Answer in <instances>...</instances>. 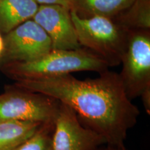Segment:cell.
Here are the masks:
<instances>
[{
  "instance_id": "cell-1",
  "label": "cell",
  "mask_w": 150,
  "mask_h": 150,
  "mask_svg": "<svg viewBox=\"0 0 150 150\" xmlns=\"http://www.w3.org/2000/svg\"><path fill=\"white\" fill-rule=\"evenodd\" d=\"M16 85L54 97L76 112L80 122L106 140L123 146L140 110L127 97L119 74L106 70L98 78L79 80L70 74L18 81Z\"/></svg>"
},
{
  "instance_id": "cell-2",
  "label": "cell",
  "mask_w": 150,
  "mask_h": 150,
  "mask_svg": "<svg viewBox=\"0 0 150 150\" xmlns=\"http://www.w3.org/2000/svg\"><path fill=\"white\" fill-rule=\"evenodd\" d=\"M108 63L100 56L81 47L76 50H52L32 61L13 63L0 67V70L16 80H32L53 77L81 71L102 73L108 70Z\"/></svg>"
},
{
  "instance_id": "cell-3",
  "label": "cell",
  "mask_w": 150,
  "mask_h": 150,
  "mask_svg": "<svg viewBox=\"0 0 150 150\" xmlns=\"http://www.w3.org/2000/svg\"><path fill=\"white\" fill-rule=\"evenodd\" d=\"M79 43L104 59L110 67L121 63L127 47L129 29L114 18L103 16L81 17L70 11Z\"/></svg>"
},
{
  "instance_id": "cell-4",
  "label": "cell",
  "mask_w": 150,
  "mask_h": 150,
  "mask_svg": "<svg viewBox=\"0 0 150 150\" xmlns=\"http://www.w3.org/2000/svg\"><path fill=\"white\" fill-rule=\"evenodd\" d=\"M119 74L124 90L131 101L141 97L150 113V33L149 29H129Z\"/></svg>"
},
{
  "instance_id": "cell-5",
  "label": "cell",
  "mask_w": 150,
  "mask_h": 150,
  "mask_svg": "<svg viewBox=\"0 0 150 150\" xmlns=\"http://www.w3.org/2000/svg\"><path fill=\"white\" fill-rule=\"evenodd\" d=\"M61 102L44 94L8 86L0 94V121L54 123Z\"/></svg>"
},
{
  "instance_id": "cell-6",
  "label": "cell",
  "mask_w": 150,
  "mask_h": 150,
  "mask_svg": "<svg viewBox=\"0 0 150 150\" xmlns=\"http://www.w3.org/2000/svg\"><path fill=\"white\" fill-rule=\"evenodd\" d=\"M2 37L4 47L0 55V67L8 63L32 61L52 50L50 37L32 19Z\"/></svg>"
},
{
  "instance_id": "cell-7",
  "label": "cell",
  "mask_w": 150,
  "mask_h": 150,
  "mask_svg": "<svg viewBox=\"0 0 150 150\" xmlns=\"http://www.w3.org/2000/svg\"><path fill=\"white\" fill-rule=\"evenodd\" d=\"M104 144V137L84 127L74 110L61 102L54 122L52 150H95Z\"/></svg>"
},
{
  "instance_id": "cell-8",
  "label": "cell",
  "mask_w": 150,
  "mask_h": 150,
  "mask_svg": "<svg viewBox=\"0 0 150 150\" xmlns=\"http://www.w3.org/2000/svg\"><path fill=\"white\" fill-rule=\"evenodd\" d=\"M70 9L59 5H39L32 20L50 37L52 50L81 48L71 18Z\"/></svg>"
},
{
  "instance_id": "cell-9",
  "label": "cell",
  "mask_w": 150,
  "mask_h": 150,
  "mask_svg": "<svg viewBox=\"0 0 150 150\" xmlns=\"http://www.w3.org/2000/svg\"><path fill=\"white\" fill-rule=\"evenodd\" d=\"M38 6L35 0H0V33L4 35L31 20Z\"/></svg>"
},
{
  "instance_id": "cell-10",
  "label": "cell",
  "mask_w": 150,
  "mask_h": 150,
  "mask_svg": "<svg viewBox=\"0 0 150 150\" xmlns=\"http://www.w3.org/2000/svg\"><path fill=\"white\" fill-rule=\"evenodd\" d=\"M135 0H73L72 8L81 17L120 16L134 4Z\"/></svg>"
},
{
  "instance_id": "cell-11",
  "label": "cell",
  "mask_w": 150,
  "mask_h": 150,
  "mask_svg": "<svg viewBox=\"0 0 150 150\" xmlns=\"http://www.w3.org/2000/svg\"><path fill=\"white\" fill-rule=\"evenodd\" d=\"M42 124L34 122L0 121V150H13L31 138Z\"/></svg>"
},
{
  "instance_id": "cell-12",
  "label": "cell",
  "mask_w": 150,
  "mask_h": 150,
  "mask_svg": "<svg viewBox=\"0 0 150 150\" xmlns=\"http://www.w3.org/2000/svg\"><path fill=\"white\" fill-rule=\"evenodd\" d=\"M117 22L128 29H149L150 0H135L132 6L119 17Z\"/></svg>"
},
{
  "instance_id": "cell-13",
  "label": "cell",
  "mask_w": 150,
  "mask_h": 150,
  "mask_svg": "<svg viewBox=\"0 0 150 150\" xmlns=\"http://www.w3.org/2000/svg\"><path fill=\"white\" fill-rule=\"evenodd\" d=\"M53 128L54 123L42 124L31 138L13 150H52Z\"/></svg>"
},
{
  "instance_id": "cell-14",
  "label": "cell",
  "mask_w": 150,
  "mask_h": 150,
  "mask_svg": "<svg viewBox=\"0 0 150 150\" xmlns=\"http://www.w3.org/2000/svg\"><path fill=\"white\" fill-rule=\"evenodd\" d=\"M38 5H59L72 9L73 0H35Z\"/></svg>"
},
{
  "instance_id": "cell-15",
  "label": "cell",
  "mask_w": 150,
  "mask_h": 150,
  "mask_svg": "<svg viewBox=\"0 0 150 150\" xmlns=\"http://www.w3.org/2000/svg\"><path fill=\"white\" fill-rule=\"evenodd\" d=\"M95 150H130V149H128L127 148H126L125 145L117 146V145H108V144H107V146H106V147H101L100 146V147L97 148V149Z\"/></svg>"
},
{
  "instance_id": "cell-16",
  "label": "cell",
  "mask_w": 150,
  "mask_h": 150,
  "mask_svg": "<svg viewBox=\"0 0 150 150\" xmlns=\"http://www.w3.org/2000/svg\"><path fill=\"white\" fill-rule=\"evenodd\" d=\"M4 47V42H3V37L1 35V33H0V55H1V52H2Z\"/></svg>"
}]
</instances>
